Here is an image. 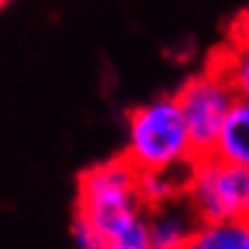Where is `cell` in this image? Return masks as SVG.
<instances>
[{"instance_id":"1","label":"cell","mask_w":249,"mask_h":249,"mask_svg":"<svg viewBox=\"0 0 249 249\" xmlns=\"http://www.w3.org/2000/svg\"><path fill=\"white\" fill-rule=\"evenodd\" d=\"M75 215L99 230L107 249H150L148 208L138 191V169L126 158L92 165L78 177Z\"/></svg>"},{"instance_id":"2","label":"cell","mask_w":249,"mask_h":249,"mask_svg":"<svg viewBox=\"0 0 249 249\" xmlns=\"http://www.w3.org/2000/svg\"><path fill=\"white\" fill-rule=\"evenodd\" d=\"M124 158L138 172L191 167L196 153L174 94L155 97L128 114Z\"/></svg>"},{"instance_id":"3","label":"cell","mask_w":249,"mask_h":249,"mask_svg":"<svg viewBox=\"0 0 249 249\" xmlns=\"http://www.w3.org/2000/svg\"><path fill=\"white\" fill-rule=\"evenodd\" d=\"M184 198L198 220L249 218V167L220 158H196L184 181Z\"/></svg>"},{"instance_id":"4","label":"cell","mask_w":249,"mask_h":249,"mask_svg":"<svg viewBox=\"0 0 249 249\" xmlns=\"http://www.w3.org/2000/svg\"><path fill=\"white\" fill-rule=\"evenodd\" d=\"M177 102L186 121V131L194 145L196 158L211 155L220 133V126L235 104V92L230 83L223 78L220 71H215L211 63L191 75L186 83L177 89Z\"/></svg>"},{"instance_id":"5","label":"cell","mask_w":249,"mask_h":249,"mask_svg":"<svg viewBox=\"0 0 249 249\" xmlns=\"http://www.w3.org/2000/svg\"><path fill=\"white\" fill-rule=\"evenodd\" d=\"M198 225L196 213L186 203V198H177L172 203L148 211L150 228V249H184Z\"/></svg>"},{"instance_id":"6","label":"cell","mask_w":249,"mask_h":249,"mask_svg":"<svg viewBox=\"0 0 249 249\" xmlns=\"http://www.w3.org/2000/svg\"><path fill=\"white\" fill-rule=\"evenodd\" d=\"M213 155L225 160V162H235V165L249 167V102L247 99H235V104L230 107Z\"/></svg>"},{"instance_id":"7","label":"cell","mask_w":249,"mask_h":249,"mask_svg":"<svg viewBox=\"0 0 249 249\" xmlns=\"http://www.w3.org/2000/svg\"><path fill=\"white\" fill-rule=\"evenodd\" d=\"M191 249H249V218H218L198 220Z\"/></svg>"},{"instance_id":"8","label":"cell","mask_w":249,"mask_h":249,"mask_svg":"<svg viewBox=\"0 0 249 249\" xmlns=\"http://www.w3.org/2000/svg\"><path fill=\"white\" fill-rule=\"evenodd\" d=\"M230 83L237 99L249 102V41L228 39L208 61Z\"/></svg>"},{"instance_id":"9","label":"cell","mask_w":249,"mask_h":249,"mask_svg":"<svg viewBox=\"0 0 249 249\" xmlns=\"http://www.w3.org/2000/svg\"><path fill=\"white\" fill-rule=\"evenodd\" d=\"M189 169H145L138 172V191L145 208H158L184 196V181Z\"/></svg>"},{"instance_id":"10","label":"cell","mask_w":249,"mask_h":249,"mask_svg":"<svg viewBox=\"0 0 249 249\" xmlns=\"http://www.w3.org/2000/svg\"><path fill=\"white\" fill-rule=\"evenodd\" d=\"M71 237H73V245L75 247H83V249H107V242L104 237L99 235V230L87 223L85 218L75 215L73 223H71Z\"/></svg>"},{"instance_id":"11","label":"cell","mask_w":249,"mask_h":249,"mask_svg":"<svg viewBox=\"0 0 249 249\" xmlns=\"http://www.w3.org/2000/svg\"><path fill=\"white\" fill-rule=\"evenodd\" d=\"M228 39H237V41H249V2L245 5V10L230 22L228 29Z\"/></svg>"},{"instance_id":"12","label":"cell","mask_w":249,"mask_h":249,"mask_svg":"<svg viewBox=\"0 0 249 249\" xmlns=\"http://www.w3.org/2000/svg\"><path fill=\"white\" fill-rule=\"evenodd\" d=\"M12 0H0V7H5V5H10Z\"/></svg>"}]
</instances>
